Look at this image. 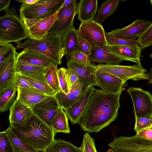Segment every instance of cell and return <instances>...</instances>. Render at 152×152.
<instances>
[{"label": "cell", "mask_w": 152, "mask_h": 152, "mask_svg": "<svg viewBox=\"0 0 152 152\" xmlns=\"http://www.w3.org/2000/svg\"><path fill=\"white\" fill-rule=\"evenodd\" d=\"M121 93L107 94L94 87L78 122L83 130L89 133L97 132L114 121L120 106Z\"/></svg>", "instance_id": "1"}, {"label": "cell", "mask_w": 152, "mask_h": 152, "mask_svg": "<svg viewBox=\"0 0 152 152\" xmlns=\"http://www.w3.org/2000/svg\"><path fill=\"white\" fill-rule=\"evenodd\" d=\"M9 127L23 143L37 150L45 151L53 142L56 134L51 127L33 113L23 125Z\"/></svg>", "instance_id": "2"}, {"label": "cell", "mask_w": 152, "mask_h": 152, "mask_svg": "<svg viewBox=\"0 0 152 152\" xmlns=\"http://www.w3.org/2000/svg\"><path fill=\"white\" fill-rule=\"evenodd\" d=\"M62 36L47 34L41 39L28 38L23 43L17 44L16 48L34 51L45 55L58 65H61L65 55Z\"/></svg>", "instance_id": "3"}, {"label": "cell", "mask_w": 152, "mask_h": 152, "mask_svg": "<svg viewBox=\"0 0 152 152\" xmlns=\"http://www.w3.org/2000/svg\"><path fill=\"white\" fill-rule=\"evenodd\" d=\"M5 14L0 17V42H21L28 37L23 22L14 7L6 8Z\"/></svg>", "instance_id": "4"}, {"label": "cell", "mask_w": 152, "mask_h": 152, "mask_svg": "<svg viewBox=\"0 0 152 152\" xmlns=\"http://www.w3.org/2000/svg\"><path fill=\"white\" fill-rule=\"evenodd\" d=\"M65 0H37L31 4L20 5V17L23 21L26 19H42L57 12Z\"/></svg>", "instance_id": "5"}, {"label": "cell", "mask_w": 152, "mask_h": 152, "mask_svg": "<svg viewBox=\"0 0 152 152\" xmlns=\"http://www.w3.org/2000/svg\"><path fill=\"white\" fill-rule=\"evenodd\" d=\"M108 145L114 152H152V140L137 134L129 137H115Z\"/></svg>", "instance_id": "6"}, {"label": "cell", "mask_w": 152, "mask_h": 152, "mask_svg": "<svg viewBox=\"0 0 152 152\" xmlns=\"http://www.w3.org/2000/svg\"><path fill=\"white\" fill-rule=\"evenodd\" d=\"M99 69L102 71L112 74L125 82L131 79L134 81L148 80L147 70L142 65L135 64L126 66L105 64L98 65Z\"/></svg>", "instance_id": "7"}, {"label": "cell", "mask_w": 152, "mask_h": 152, "mask_svg": "<svg viewBox=\"0 0 152 152\" xmlns=\"http://www.w3.org/2000/svg\"><path fill=\"white\" fill-rule=\"evenodd\" d=\"M76 1L72 0L67 5L60 9L47 34L62 36L73 26L74 18L77 14Z\"/></svg>", "instance_id": "8"}, {"label": "cell", "mask_w": 152, "mask_h": 152, "mask_svg": "<svg viewBox=\"0 0 152 152\" xmlns=\"http://www.w3.org/2000/svg\"><path fill=\"white\" fill-rule=\"evenodd\" d=\"M127 91L132 100L135 118L152 116V95L150 92L132 87Z\"/></svg>", "instance_id": "9"}, {"label": "cell", "mask_w": 152, "mask_h": 152, "mask_svg": "<svg viewBox=\"0 0 152 152\" xmlns=\"http://www.w3.org/2000/svg\"><path fill=\"white\" fill-rule=\"evenodd\" d=\"M77 31L79 36L91 45L103 46L107 45L103 28L94 20L81 23Z\"/></svg>", "instance_id": "10"}, {"label": "cell", "mask_w": 152, "mask_h": 152, "mask_svg": "<svg viewBox=\"0 0 152 152\" xmlns=\"http://www.w3.org/2000/svg\"><path fill=\"white\" fill-rule=\"evenodd\" d=\"M68 69L72 70L77 74L79 82L84 89L90 86H96V72L99 67L91 64H78L67 62Z\"/></svg>", "instance_id": "11"}, {"label": "cell", "mask_w": 152, "mask_h": 152, "mask_svg": "<svg viewBox=\"0 0 152 152\" xmlns=\"http://www.w3.org/2000/svg\"><path fill=\"white\" fill-rule=\"evenodd\" d=\"M59 107L53 96H48L43 101L30 108L34 114L51 127L52 121Z\"/></svg>", "instance_id": "12"}, {"label": "cell", "mask_w": 152, "mask_h": 152, "mask_svg": "<svg viewBox=\"0 0 152 152\" xmlns=\"http://www.w3.org/2000/svg\"><path fill=\"white\" fill-rule=\"evenodd\" d=\"M96 86L105 93L116 95L124 89L123 86L125 82L112 74L99 69L96 72Z\"/></svg>", "instance_id": "13"}, {"label": "cell", "mask_w": 152, "mask_h": 152, "mask_svg": "<svg viewBox=\"0 0 152 152\" xmlns=\"http://www.w3.org/2000/svg\"><path fill=\"white\" fill-rule=\"evenodd\" d=\"M152 23L149 20L137 19L130 25L122 28H117L108 32L116 37L126 39H134L140 35Z\"/></svg>", "instance_id": "14"}, {"label": "cell", "mask_w": 152, "mask_h": 152, "mask_svg": "<svg viewBox=\"0 0 152 152\" xmlns=\"http://www.w3.org/2000/svg\"><path fill=\"white\" fill-rule=\"evenodd\" d=\"M88 57L91 64L98 62L107 65H118L123 61H128L126 59L113 53L107 45H91L90 54Z\"/></svg>", "instance_id": "15"}, {"label": "cell", "mask_w": 152, "mask_h": 152, "mask_svg": "<svg viewBox=\"0 0 152 152\" xmlns=\"http://www.w3.org/2000/svg\"><path fill=\"white\" fill-rule=\"evenodd\" d=\"M10 126L13 128L21 126L30 119L33 113L31 108L16 99L10 109Z\"/></svg>", "instance_id": "16"}, {"label": "cell", "mask_w": 152, "mask_h": 152, "mask_svg": "<svg viewBox=\"0 0 152 152\" xmlns=\"http://www.w3.org/2000/svg\"><path fill=\"white\" fill-rule=\"evenodd\" d=\"M94 87L85 89L78 98L67 109L64 110L68 119L73 124H78V121L92 94Z\"/></svg>", "instance_id": "17"}, {"label": "cell", "mask_w": 152, "mask_h": 152, "mask_svg": "<svg viewBox=\"0 0 152 152\" xmlns=\"http://www.w3.org/2000/svg\"><path fill=\"white\" fill-rule=\"evenodd\" d=\"M16 61L47 68L56 64L44 55L31 50L24 49L16 55Z\"/></svg>", "instance_id": "18"}, {"label": "cell", "mask_w": 152, "mask_h": 152, "mask_svg": "<svg viewBox=\"0 0 152 152\" xmlns=\"http://www.w3.org/2000/svg\"><path fill=\"white\" fill-rule=\"evenodd\" d=\"M84 90L83 85L78 80L72 86L70 91L67 94L59 90L53 96L60 107L65 110L78 98Z\"/></svg>", "instance_id": "19"}, {"label": "cell", "mask_w": 152, "mask_h": 152, "mask_svg": "<svg viewBox=\"0 0 152 152\" xmlns=\"http://www.w3.org/2000/svg\"><path fill=\"white\" fill-rule=\"evenodd\" d=\"M58 12L53 15L42 19L34 25L26 29L28 37L39 40L46 35L53 25L57 16Z\"/></svg>", "instance_id": "20"}, {"label": "cell", "mask_w": 152, "mask_h": 152, "mask_svg": "<svg viewBox=\"0 0 152 152\" xmlns=\"http://www.w3.org/2000/svg\"><path fill=\"white\" fill-rule=\"evenodd\" d=\"M110 50L114 54L126 59L128 61L141 65L140 57L141 49L137 45H107Z\"/></svg>", "instance_id": "21"}, {"label": "cell", "mask_w": 152, "mask_h": 152, "mask_svg": "<svg viewBox=\"0 0 152 152\" xmlns=\"http://www.w3.org/2000/svg\"><path fill=\"white\" fill-rule=\"evenodd\" d=\"M16 54L14 55L0 66V89L7 87L14 83Z\"/></svg>", "instance_id": "22"}, {"label": "cell", "mask_w": 152, "mask_h": 152, "mask_svg": "<svg viewBox=\"0 0 152 152\" xmlns=\"http://www.w3.org/2000/svg\"><path fill=\"white\" fill-rule=\"evenodd\" d=\"M49 67H43L18 62L16 61L15 64L16 73L21 75L38 80L47 84L44 74Z\"/></svg>", "instance_id": "23"}, {"label": "cell", "mask_w": 152, "mask_h": 152, "mask_svg": "<svg viewBox=\"0 0 152 152\" xmlns=\"http://www.w3.org/2000/svg\"><path fill=\"white\" fill-rule=\"evenodd\" d=\"M98 8L97 0H81L77 6L78 18L84 22L93 20L96 16Z\"/></svg>", "instance_id": "24"}, {"label": "cell", "mask_w": 152, "mask_h": 152, "mask_svg": "<svg viewBox=\"0 0 152 152\" xmlns=\"http://www.w3.org/2000/svg\"><path fill=\"white\" fill-rule=\"evenodd\" d=\"M17 91V99L30 107L40 102L48 96L35 89L18 87Z\"/></svg>", "instance_id": "25"}, {"label": "cell", "mask_w": 152, "mask_h": 152, "mask_svg": "<svg viewBox=\"0 0 152 152\" xmlns=\"http://www.w3.org/2000/svg\"><path fill=\"white\" fill-rule=\"evenodd\" d=\"M120 3L119 0H107L103 1L97 9V14L94 20L102 25L107 18L117 10Z\"/></svg>", "instance_id": "26"}, {"label": "cell", "mask_w": 152, "mask_h": 152, "mask_svg": "<svg viewBox=\"0 0 152 152\" xmlns=\"http://www.w3.org/2000/svg\"><path fill=\"white\" fill-rule=\"evenodd\" d=\"M17 88L15 83L10 86L0 89V112H5L9 110L14 102Z\"/></svg>", "instance_id": "27"}, {"label": "cell", "mask_w": 152, "mask_h": 152, "mask_svg": "<svg viewBox=\"0 0 152 152\" xmlns=\"http://www.w3.org/2000/svg\"><path fill=\"white\" fill-rule=\"evenodd\" d=\"M78 31L73 26L62 36L65 54L76 50L80 51Z\"/></svg>", "instance_id": "28"}, {"label": "cell", "mask_w": 152, "mask_h": 152, "mask_svg": "<svg viewBox=\"0 0 152 152\" xmlns=\"http://www.w3.org/2000/svg\"><path fill=\"white\" fill-rule=\"evenodd\" d=\"M68 120L66 113L59 106L51 124V128L55 134L58 132L70 133Z\"/></svg>", "instance_id": "29"}, {"label": "cell", "mask_w": 152, "mask_h": 152, "mask_svg": "<svg viewBox=\"0 0 152 152\" xmlns=\"http://www.w3.org/2000/svg\"><path fill=\"white\" fill-rule=\"evenodd\" d=\"M45 152H81L77 147L69 141L60 139H54L45 150Z\"/></svg>", "instance_id": "30"}, {"label": "cell", "mask_w": 152, "mask_h": 152, "mask_svg": "<svg viewBox=\"0 0 152 152\" xmlns=\"http://www.w3.org/2000/svg\"><path fill=\"white\" fill-rule=\"evenodd\" d=\"M12 144L14 152H45L34 149L23 143L12 132L10 127L5 131Z\"/></svg>", "instance_id": "31"}, {"label": "cell", "mask_w": 152, "mask_h": 152, "mask_svg": "<svg viewBox=\"0 0 152 152\" xmlns=\"http://www.w3.org/2000/svg\"><path fill=\"white\" fill-rule=\"evenodd\" d=\"M58 65L53 64L48 69L44 74V77L48 84L56 92L59 90L57 66Z\"/></svg>", "instance_id": "32"}, {"label": "cell", "mask_w": 152, "mask_h": 152, "mask_svg": "<svg viewBox=\"0 0 152 152\" xmlns=\"http://www.w3.org/2000/svg\"><path fill=\"white\" fill-rule=\"evenodd\" d=\"M21 75L28 83L33 88L39 92L48 96H54L56 93L47 84L30 77Z\"/></svg>", "instance_id": "33"}, {"label": "cell", "mask_w": 152, "mask_h": 152, "mask_svg": "<svg viewBox=\"0 0 152 152\" xmlns=\"http://www.w3.org/2000/svg\"><path fill=\"white\" fill-rule=\"evenodd\" d=\"M68 69L61 67L57 69L59 90L65 94H68L71 87L69 81Z\"/></svg>", "instance_id": "34"}, {"label": "cell", "mask_w": 152, "mask_h": 152, "mask_svg": "<svg viewBox=\"0 0 152 152\" xmlns=\"http://www.w3.org/2000/svg\"><path fill=\"white\" fill-rule=\"evenodd\" d=\"M17 53L16 48L12 44L0 42V66Z\"/></svg>", "instance_id": "35"}, {"label": "cell", "mask_w": 152, "mask_h": 152, "mask_svg": "<svg viewBox=\"0 0 152 152\" xmlns=\"http://www.w3.org/2000/svg\"><path fill=\"white\" fill-rule=\"evenodd\" d=\"M105 39L107 45H138L137 39H126L116 37L105 32Z\"/></svg>", "instance_id": "36"}, {"label": "cell", "mask_w": 152, "mask_h": 152, "mask_svg": "<svg viewBox=\"0 0 152 152\" xmlns=\"http://www.w3.org/2000/svg\"><path fill=\"white\" fill-rule=\"evenodd\" d=\"M137 43L141 49L150 47L152 45V23L138 38Z\"/></svg>", "instance_id": "37"}, {"label": "cell", "mask_w": 152, "mask_h": 152, "mask_svg": "<svg viewBox=\"0 0 152 152\" xmlns=\"http://www.w3.org/2000/svg\"><path fill=\"white\" fill-rule=\"evenodd\" d=\"M67 61L78 64H90L88 56L79 50H76L65 54Z\"/></svg>", "instance_id": "38"}, {"label": "cell", "mask_w": 152, "mask_h": 152, "mask_svg": "<svg viewBox=\"0 0 152 152\" xmlns=\"http://www.w3.org/2000/svg\"><path fill=\"white\" fill-rule=\"evenodd\" d=\"M79 148L81 152H97L94 139L87 133L83 135L82 144Z\"/></svg>", "instance_id": "39"}, {"label": "cell", "mask_w": 152, "mask_h": 152, "mask_svg": "<svg viewBox=\"0 0 152 152\" xmlns=\"http://www.w3.org/2000/svg\"><path fill=\"white\" fill-rule=\"evenodd\" d=\"M0 152H14L12 144L5 131L0 132Z\"/></svg>", "instance_id": "40"}, {"label": "cell", "mask_w": 152, "mask_h": 152, "mask_svg": "<svg viewBox=\"0 0 152 152\" xmlns=\"http://www.w3.org/2000/svg\"><path fill=\"white\" fill-rule=\"evenodd\" d=\"M135 119L134 130L136 132L152 126V116L136 118Z\"/></svg>", "instance_id": "41"}, {"label": "cell", "mask_w": 152, "mask_h": 152, "mask_svg": "<svg viewBox=\"0 0 152 152\" xmlns=\"http://www.w3.org/2000/svg\"><path fill=\"white\" fill-rule=\"evenodd\" d=\"M79 44L80 48V51L88 56L91 53V45L86 40L78 36Z\"/></svg>", "instance_id": "42"}, {"label": "cell", "mask_w": 152, "mask_h": 152, "mask_svg": "<svg viewBox=\"0 0 152 152\" xmlns=\"http://www.w3.org/2000/svg\"><path fill=\"white\" fill-rule=\"evenodd\" d=\"M14 83L17 88L20 87L25 88L36 90L33 88L28 83L22 76L16 72L15 74Z\"/></svg>", "instance_id": "43"}, {"label": "cell", "mask_w": 152, "mask_h": 152, "mask_svg": "<svg viewBox=\"0 0 152 152\" xmlns=\"http://www.w3.org/2000/svg\"><path fill=\"white\" fill-rule=\"evenodd\" d=\"M136 134L143 138L152 140V126L137 132Z\"/></svg>", "instance_id": "44"}, {"label": "cell", "mask_w": 152, "mask_h": 152, "mask_svg": "<svg viewBox=\"0 0 152 152\" xmlns=\"http://www.w3.org/2000/svg\"><path fill=\"white\" fill-rule=\"evenodd\" d=\"M68 69V74L70 84L72 86L79 80L78 76L76 72L71 69Z\"/></svg>", "instance_id": "45"}, {"label": "cell", "mask_w": 152, "mask_h": 152, "mask_svg": "<svg viewBox=\"0 0 152 152\" xmlns=\"http://www.w3.org/2000/svg\"><path fill=\"white\" fill-rule=\"evenodd\" d=\"M41 20L26 19L23 20V22L25 29H26L34 25Z\"/></svg>", "instance_id": "46"}, {"label": "cell", "mask_w": 152, "mask_h": 152, "mask_svg": "<svg viewBox=\"0 0 152 152\" xmlns=\"http://www.w3.org/2000/svg\"><path fill=\"white\" fill-rule=\"evenodd\" d=\"M10 2V0H0V11L8 8Z\"/></svg>", "instance_id": "47"}, {"label": "cell", "mask_w": 152, "mask_h": 152, "mask_svg": "<svg viewBox=\"0 0 152 152\" xmlns=\"http://www.w3.org/2000/svg\"><path fill=\"white\" fill-rule=\"evenodd\" d=\"M15 1L22 4H31L35 3L37 0H16Z\"/></svg>", "instance_id": "48"}, {"label": "cell", "mask_w": 152, "mask_h": 152, "mask_svg": "<svg viewBox=\"0 0 152 152\" xmlns=\"http://www.w3.org/2000/svg\"><path fill=\"white\" fill-rule=\"evenodd\" d=\"M149 75L148 83L152 84V68H151L149 73H148Z\"/></svg>", "instance_id": "49"}, {"label": "cell", "mask_w": 152, "mask_h": 152, "mask_svg": "<svg viewBox=\"0 0 152 152\" xmlns=\"http://www.w3.org/2000/svg\"><path fill=\"white\" fill-rule=\"evenodd\" d=\"M72 0H66L64 1L62 6V7H63L67 5L69 3H70Z\"/></svg>", "instance_id": "50"}, {"label": "cell", "mask_w": 152, "mask_h": 152, "mask_svg": "<svg viewBox=\"0 0 152 152\" xmlns=\"http://www.w3.org/2000/svg\"><path fill=\"white\" fill-rule=\"evenodd\" d=\"M107 152H114L113 150L111 148H110L108 150Z\"/></svg>", "instance_id": "51"}, {"label": "cell", "mask_w": 152, "mask_h": 152, "mask_svg": "<svg viewBox=\"0 0 152 152\" xmlns=\"http://www.w3.org/2000/svg\"></svg>", "instance_id": "52"}]
</instances>
